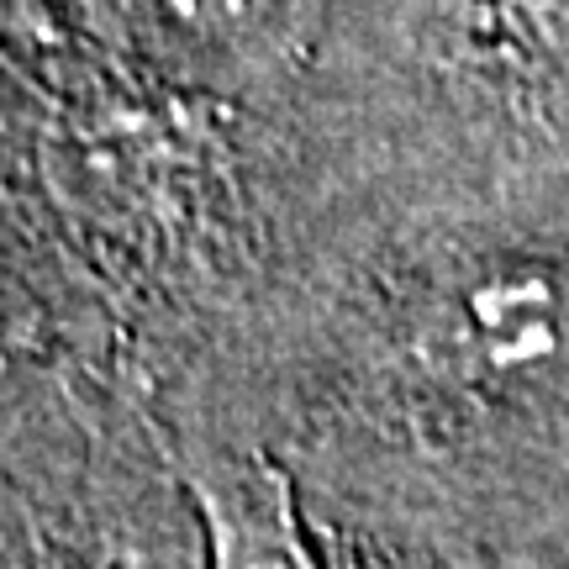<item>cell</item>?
Listing matches in <instances>:
<instances>
[{
	"mask_svg": "<svg viewBox=\"0 0 569 569\" xmlns=\"http://www.w3.org/2000/svg\"><path fill=\"white\" fill-rule=\"evenodd\" d=\"M422 365L469 390H522L569 369V259L490 253L448 274L422 322Z\"/></svg>",
	"mask_w": 569,
	"mask_h": 569,
	"instance_id": "obj_1",
	"label": "cell"
},
{
	"mask_svg": "<svg viewBox=\"0 0 569 569\" xmlns=\"http://www.w3.org/2000/svg\"><path fill=\"white\" fill-rule=\"evenodd\" d=\"M206 543V569H327L284 469L259 448L190 453L180 469Z\"/></svg>",
	"mask_w": 569,
	"mask_h": 569,
	"instance_id": "obj_2",
	"label": "cell"
},
{
	"mask_svg": "<svg viewBox=\"0 0 569 569\" xmlns=\"http://www.w3.org/2000/svg\"><path fill=\"white\" fill-rule=\"evenodd\" d=\"M159 6L174 27L211 48H243V42L264 38L280 17V0H159Z\"/></svg>",
	"mask_w": 569,
	"mask_h": 569,
	"instance_id": "obj_3",
	"label": "cell"
},
{
	"mask_svg": "<svg viewBox=\"0 0 569 569\" xmlns=\"http://www.w3.org/2000/svg\"><path fill=\"white\" fill-rule=\"evenodd\" d=\"M528 48V53H565L569 48V0H480V32Z\"/></svg>",
	"mask_w": 569,
	"mask_h": 569,
	"instance_id": "obj_4",
	"label": "cell"
}]
</instances>
